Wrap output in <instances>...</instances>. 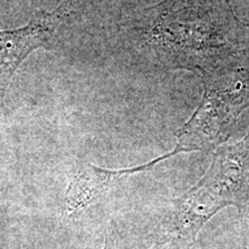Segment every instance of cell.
<instances>
[{"label": "cell", "mask_w": 249, "mask_h": 249, "mask_svg": "<svg viewBox=\"0 0 249 249\" xmlns=\"http://www.w3.org/2000/svg\"><path fill=\"white\" fill-rule=\"evenodd\" d=\"M147 14L148 45L174 67L207 76L240 50L238 22L223 0H164Z\"/></svg>", "instance_id": "cell-1"}, {"label": "cell", "mask_w": 249, "mask_h": 249, "mask_svg": "<svg viewBox=\"0 0 249 249\" xmlns=\"http://www.w3.org/2000/svg\"><path fill=\"white\" fill-rule=\"evenodd\" d=\"M247 155L246 140L217 149L213 164L200 181L173 201L161 225L165 240L193 242L205 223L220 209L227 205L241 207L247 183Z\"/></svg>", "instance_id": "cell-2"}, {"label": "cell", "mask_w": 249, "mask_h": 249, "mask_svg": "<svg viewBox=\"0 0 249 249\" xmlns=\"http://www.w3.org/2000/svg\"><path fill=\"white\" fill-rule=\"evenodd\" d=\"M249 104V86L240 74L226 85L204 83L202 101L191 119L177 132L182 152L210 150L226 141Z\"/></svg>", "instance_id": "cell-3"}, {"label": "cell", "mask_w": 249, "mask_h": 249, "mask_svg": "<svg viewBox=\"0 0 249 249\" xmlns=\"http://www.w3.org/2000/svg\"><path fill=\"white\" fill-rule=\"evenodd\" d=\"M71 5L73 0H64L54 11L35 18L26 27L0 31V107L15 71L34 50L49 48Z\"/></svg>", "instance_id": "cell-4"}, {"label": "cell", "mask_w": 249, "mask_h": 249, "mask_svg": "<svg viewBox=\"0 0 249 249\" xmlns=\"http://www.w3.org/2000/svg\"><path fill=\"white\" fill-rule=\"evenodd\" d=\"M181 152L179 148L176 147L172 151L155 158L154 160L147 164L132 167V169L107 170L92 164L79 165L71 174L70 185L67 187L66 197H65V211L70 216L80 213L89 204H91L93 200L111 189L120 179L149 171L161 160H169Z\"/></svg>", "instance_id": "cell-5"}, {"label": "cell", "mask_w": 249, "mask_h": 249, "mask_svg": "<svg viewBox=\"0 0 249 249\" xmlns=\"http://www.w3.org/2000/svg\"><path fill=\"white\" fill-rule=\"evenodd\" d=\"M107 249H108V247H107Z\"/></svg>", "instance_id": "cell-6"}]
</instances>
